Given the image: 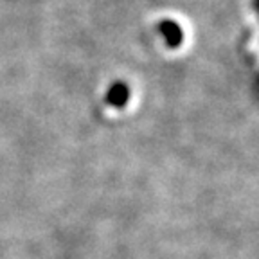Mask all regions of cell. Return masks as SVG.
Returning a JSON list of instances; mask_svg holds the SVG:
<instances>
[{"instance_id": "cell-1", "label": "cell", "mask_w": 259, "mask_h": 259, "mask_svg": "<svg viewBox=\"0 0 259 259\" xmlns=\"http://www.w3.org/2000/svg\"><path fill=\"white\" fill-rule=\"evenodd\" d=\"M158 31L164 34L167 41V47H178V45L182 44V38H184V32L180 29V25L173 20H162L158 24Z\"/></svg>"}, {"instance_id": "cell-2", "label": "cell", "mask_w": 259, "mask_h": 259, "mask_svg": "<svg viewBox=\"0 0 259 259\" xmlns=\"http://www.w3.org/2000/svg\"><path fill=\"white\" fill-rule=\"evenodd\" d=\"M254 9L255 11H259V0H254Z\"/></svg>"}]
</instances>
